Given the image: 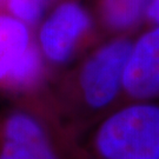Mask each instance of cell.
I'll return each mask as SVG.
<instances>
[{
    "mask_svg": "<svg viewBox=\"0 0 159 159\" xmlns=\"http://www.w3.org/2000/svg\"><path fill=\"white\" fill-rule=\"evenodd\" d=\"M51 0H4L2 10L27 25L38 23Z\"/></svg>",
    "mask_w": 159,
    "mask_h": 159,
    "instance_id": "ba28073f",
    "label": "cell"
},
{
    "mask_svg": "<svg viewBox=\"0 0 159 159\" xmlns=\"http://www.w3.org/2000/svg\"><path fill=\"white\" fill-rule=\"evenodd\" d=\"M89 26L90 17L83 6L74 1L59 4L39 27L38 48L43 58L56 65L67 63Z\"/></svg>",
    "mask_w": 159,
    "mask_h": 159,
    "instance_id": "277c9868",
    "label": "cell"
},
{
    "mask_svg": "<svg viewBox=\"0 0 159 159\" xmlns=\"http://www.w3.org/2000/svg\"><path fill=\"white\" fill-rule=\"evenodd\" d=\"M146 14L150 20L159 25V0H151L146 7Z\"/></svg>",
    "mask_w": 159,
    "mask_h": 159,
    "instance_id": "30bf717a",
    "label": "cell"
},
{
    "mask_svg": "<svg viewBox=\"0 0 159 159\" xmlns=\"http://www.w3.org/2000/svg\"><path fill=\"white\" fill-rule=\"evenodd\" d=\"M2 2H4V0H0V10L2 8Z\"/></svg>",
    "mask_w": 159,
    "mask_h": 159,
    "instance_id": "8fae6325",
    "label": "cell"
},
{
    "mask_svg": "<svg viewBox=\"0 0 159 159\" xmlns=\"http://www.w3.org/2000/svg\"><path fill=\"white\" fill-rule=\"evenodd\" d=\"M131 46L127 40H114L86 60L79 73V87L90 107L107 106L123 89V75Z\"/></svg>",
    "mask_w": 159,
    "mask_h": 159,
    "instance_id": "3957f363",
    "label": "cell"
},
{
    "mask_svg": "<svg viewBox=\"0 0 159 159\" xmlns=\"http://www.w3.org/2000/svg\"><path fill=\"white\" fill-rule=\"evenodd\" d=\"M44 72V61L38 46L33 44L11 68L2 90L23 91L38 84Z\"/></svg>",
    "mask_w": 159,
    "mask_h": 159,
    "instance_id": "8992f818",
    "label": "cell"
},
{
    "mask_svg": "<svg viewBox=\"0 0 159 159\" xmlns=\"http://www.w3.org/2000/svg\"><path fill=\"white\" fill-rule=\"evenodd\" d=\"M0 159H60V154L38 114L13 107L0 114Z\"/></svg>",
    "mask_w": 159,
    "mask_h": 159,
    "instance_id": "7a4b0ae2",
    "label": "cell"
},
{
    "mask_svg": "<svg viewBox=\"0 0 159 159\" xmlns=\"http://www.w3.org/2000/svg\"><path fill=\"white\" fill-rule=\"evenodd\" d=\"M12 67H13V63L0 52V90H2V86L5 84V80Z\"/></svg>",
    "mask_w": 159,
    "mask_h": 159,
    "instance_id": "9c48e42d",
    "label": "cell"
},
{
    "mask_svg": "<svg viewBox=\"0 0 159 159\" xmlns=\"http://www.w3.org/2000/svg\"><path fill=\"white\" fill-rule=\"evenodd\" d=\"M102 159H159V106L137 102L104 120L96 136Z\"/></svg>",
    "mask_w": 159,
    "mask_h": 159,
    "instance_id": "6da1fadb",
    "label": "cell"
},
{
    "mask_svg": "<svg viewBox=\"0 0 159 159\" xmlns=\"http://www.w3.org/2000/svg\"><path fill=\"white\" fill-rule=\"evenodd\" d=\"M123 89L138 100L159 94V25L131 46L123 75Z\"/></svg>",
    "mask_w": 159,
    "mask_h": 159,
    "instance_id": "5b68a950",
    "label": "cell"
},
{
    "mask_svg": "<svg viewBox=\"0 0 159 159\" xmlns=\"http://www.w3.org/2000/svg\"><path fill=\"white\" fill-rule=\"evenodd\" d=\"M151 0H102L106 23L117 30L129 29L137 23Z\"/></svg>",
    "mask_w": 159,
    "mask_h": 159,
    "instance_id": "52a82bcc",
    "label": "cell"
}]
</instances>
